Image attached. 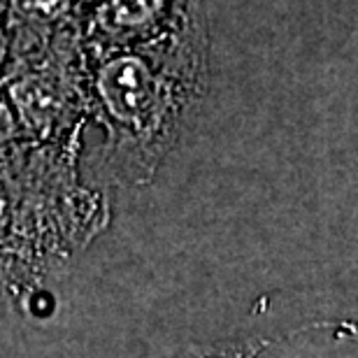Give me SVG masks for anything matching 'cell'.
<instances>
[{
    "label": "cell",
    "instance_id": "obj_2",
    "mask_svg": "<svg viewBox=\"0 0 358 358\" xmlns=\"http://www.w3.org/2000/svg\"><path fill=\"white\" fill-rule=\"evenodd\" d=\"M161 5L163 0H112L110 17L119 26H128V28L142 26L149 19L156 17Z\"/></svg>",
    "mask_w": 358,
    "mask_h": 358
},
{
    "label": "cell",
    "instance_id": "obj_3",
    "mask_svg": "<svg viewBox=\"0 0 358 358\" xmlns=\"http://www.w3.org/2000/svg\"><path fill=\"white\" fill-rule=\"evenodd\" d=\"M49 87H45L42 82L38 80H28L26 84H21L19 91H17V98L19 103L24 105L26 112H49L54 105V93L47 91Z\"/></svg>",
    "mask_w": 358,
    "mask_h": 358
},
{
    "label": "cell",
    "instance_id": "obj_5",
    "mask_svg": "<svg viewBox=\"0 0 358 358\" xmlns=\"http://www.w3.org/2000/svg\"><path fill=\"white\" fill-rule=\"evenodd\" d=\"M0 226H3V198H0Z\"/></svg>",
    "mask_w": 358,
    "mask_h": 358
},
{
    "label": "cell",
    "instance_id": "obj_6",
    "mask_svg": "<svg viewBox=\"0 0 358 358\" xmlns=\"http://www.w3.org/2000/svg\"><path fill=\"white\" fill-rule=\"evenodd\" d=\"M0 54H3V42H0Z\"/></svg>",
    "mask_w": 358,
    "mask_h": 358
},
{
    "label": "cell",
    "instance_id": "obj_1",
    "mask_svg": "<svg viewBox=\"0 0 358 358\" xmlns=\"http://www.w3.org/2000/svg\"><path fill=\"white\" fill-rule=\"evenodd\" d=\"M100 93L121 119H140L154 103V82L138 59H117L100 73Z\"/></svg>",
    "mask_w": 358,
    "mask_h": 358
},
{
    "label": "cell",
    "instance_id": "obj_4",
    "mask_svg": "<svg viewBox=\"0 0 358 358\" xmlns=\"http://www.w3.org/2000/svg\"><path fill=\"white\" fill-rule=\"evenodd\" d=\"M68 0H14L19 14H24L28 19L38 21H49L66 10Z\"/></svg>",
    "mask_w": 358,
    "mask_h": 358
}]
</instances>
